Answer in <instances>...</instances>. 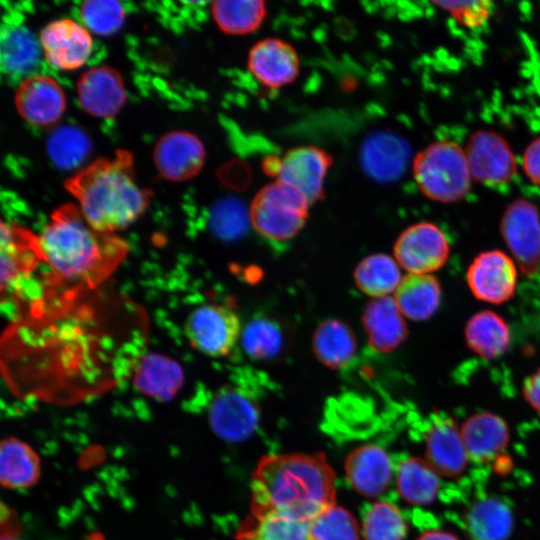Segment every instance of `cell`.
<instances>
[{"instance_id":"cell-1","label":"cell","mask_w":540,"mask_h":540,"mask_svg":"<svg viewBox=\"0 0 540 540\" xmlns=\"http://www.w3.org/2000/svg\"><path fill=\"white\" fill-rule=\"evenodd\" d=\"M335 504V474L323 453L265 456L253 473L250 511L311 522Z\"/></svg>"},{"instance_id":"cell-2","label":"cell","mask_w":540,"mask_h":540,"mask_svg":"<svg viewBox=\"0 0 540 540\" xmlns=\"http://www.w3.org/2000/svg\"><path fill=\"white\" fill-rule=\"evenodd\" d=\"M65 187L78 200L86 222L102 234L128 227L149 203V192L136 182L133 157L124 150L81 169Z\"/></svg>"},{"instance_id":"cell-3","label":"cell","mask_w":540,"mask_h":540,"mask_svg":"<svg viewBox=\"0 0 540 540\" xmlns=\"http://www.w3.org/2000/svg\"><path fill=\"white\" fill-rule=\"evenodd\" d=\"M95 231L73 205L57 209L45 227L38 247L41 256L60 277L90 281L104 275L119 245Z\"/></svg>"},{"instance_id":"cell-4","label":"cell","mask_w":540,"mask_h":540,"mask_svg":"<svg viewBox=\"0 0 540 540\" xmlns=\"http://www.w3.org/2000/svg\"><path fill=\"white\" fill-rule=\"evenodd\" d=\"M421 192L430 200L455 203L469 193L472 176L465 149L452 141L431 143L412 162Z\"/></svg>"},{"instance_id":"cell-5","label":"cell","mask_w":540,"mask_h":540,"mask_svg":"<svg viewBox=\"0 0 540 540\" xmlns=\"http://www.w3.org/2000/svg\"><path fill=\"white\" fill-rule=\"evenodd\" d=\"M309 206L296 190L275 181L254 197L249 208L251 225L271 244H285L304 227Z\"/></svg>"},{"instance_id":"cell-6","label":"cell","mask_w":540,"mask_h":540,"mask_svg":"<svg viewBox=\"0 0 540 540\" xmlns=\"http://www.w3.org/2000/svg\"><path fill=\"white\" fill-rule=\"evenodd\" d=\"M500 233L517 267L526 277L540 268V213L531 201L511 202L500 220Z\"/></svg>"},{"instance_id":"cell-7","label":"cell","mask_w":540,"mask_h":540,"mask_svg":"<svg viewBox=\"0 0 540 540\" xmlns=\"http://www.w3.org/2000/svg\"><path fill=\"white\" fill-rule=\"evenodd\" d=\"M184 331L190 344L209 357L229 354L241 336L238 315L224 305L204 304L186 317Z\"/></svg>"},{"instance_id":"cell-8","label":"cell","mask_w":540,"mask_h":540,"mask_svg":"<svg viewBox=\"0 0 540 540\" xmlns=\"http://www.w3.org/2000/svg\"><path fill=\"white\" fill-rule=\"evenodd\" d=\"M394 258L410 274H431L442 268L450 254V243L432 222L410 225L394 243Z\"/></svg>"},{"instance_id":"cell-9","label":"cell","mask_w":540,"mask_h":540,"mask_svg":"<svg viewBox=\"0 0 540 540\" xmlns=\"http://www.w3.org/2000/svg\"><path fill=\"white\" fill-rule=\"evenodd\" d=\"M518 267L502 250L480 252L467 268L466 282L472 295L494 305L509 301L515 294Z\"/></svg>"},{"instance_id":"cell-10","label":"cell","mask_w":540,"mask_h":540,"mask_svg":"<svg viewBox=\"0 0 540 540\" xmlns=\"http://www.w3.org/2000/svg\"><path fill=\"white\" fill-rule=\"evenodd\" d=\"M259 417L256 401L246 390L238 387L220 389L208 408L211 429L228 442L248 439L256 430Z\"/></svg>"},{"instance_id":"cell-11","label":"cell","mask_w":540,"mask_h":540,"mask_svg":"<svg viewBox=\"0 0 540 540\" xmlns=\"http://www.w3.org/2000/svg\"><path fill=\"white\" fill-rule=\"evenodd\" d=\"M472 179L487 185L509 182L517 172L515 155L505 138L491 130L473 133L465 148Z\"/></svg>"},{"instance_id":"cell-12","label":"cell","mask_w":540,"mask_h":540,"mask_svg":"<svg viewBox=\"0 0 540 540\" xmlns=\"http://www.w3.org/2000/svg\"><path fill=\"white\" fill-rule=\"evenodd\" d=\"M332 159L327 152L314 146H302L288 151L276 160L273 174L278 182L291 187L310 203L319 200Z\"/></svg>"},{"instance_id":"cell-13","label":"cell","mask_w":540,"mask_h":540,"mask_svg":"<svg viewBox=\"0 0 540 540\" xmlns=\"http://www.w3.org/2000/svg\"><path fill=\"white\" fill-rule=\"evenodd\" d=\"M39 42L46 62L64 71L81 67L93 47L90 33L71 19L48 23L40 32Z\"/></svg>"},{"instance_id":"cell-14","label":"cell","mask_w":540,"mask_h":540,"mask_svg":"<svg viewBox=\"0 0 540 540\" xmlns=\"http://www.w3.org/2000/svg\"><path fill=\"white\" fill-rule=\"evenodd\" d=\"M425 459L440 476L455 478L465 471L469 457L460 427L450 416L432 415L425 436Z\"/></svg>"},{"instance_id":"cell-15","label":"cell","mask_w":540,"mask_h":540,"mask_svg":"<svg viewBox=\"0 0 540 540\" xmlns=\"http://www.w3.org/2000/svg\"><path fill=\"white\" fill-rule=\"evenodd\" d=\"M206 157L200 139L187 131H172L162 136L154 148V163L170 181L188 180L199 173Z\"/></svg>"},{"instance_id":"cell-16","label":"cell","mask_w":540,"mask_h":540,"mask_svg":"<svg viewBox=\"0 0 540 540\" xmlns=\"http://www.w3.org/2000/svg\"><path fill=\"white\" fill-rule=\"evenodd\" d=\"M15 106L28 123L46 127L60 119L66 101L62 88L54 78L31 75L19 85L15 95Z\"/></svg>"},{"instance_id":"cell-17","label":"cell","mask_w":540,"mask_h":540,"mask_svg":"<svg viewBox=\"0 0 540 540\" xmlns=\"http://www.w3.org/2000/svg\"><path fill=\"white\" fill-rule=\"evenodd\" d=\"M411 147L403 137L376 132L361 147L360 161L365 173L378 182H392L401 177L410 162Z\"/></svg>"},{"instance_id":"cell-18","label":"cell","mask_w":540,"mask_h":540,"mask_svg":"<svg viewBox=\"0 0 540 540\" xmlns=\"http://www.w3.org/2000/svg\"><path fill=\"white\" fill-rule=\"evenodd\" d=\"M77 95L82 109L100 118L115 116L126 99L121 75L109 66L85 71L77 82Z\"/></svg>"},{"instance_id":"cell-19","label":"cell","mask_w":540,"mask_h":540,"mask_svg":"<svg viewBox=\"0 0 540 540\" xmlns=\"http://www.w3.org/2000/svg\"><path fill=\"white\" fill-rule=\"evenodd\" d=\"M299 66V58L294 48L276 38L257 42L248 56L250 72L269 88H280L293 82L299 73Z\"/></svg>"},{"instance_id":"cell-20","label":"cell","mask_w":540,"mask_h":540,"mask_svg":"<svg viewBox=\"0 0 540 540\" xmlns=\"http://www.w3.org/2000/svg\"><path fill=\"white\" fill-rule=\"evenodd\" d=\"M460 431L469 460L475 463L495 460L504 452L510 440L507 422L489 411L467 417Z\"/></svg>"},{"instance_id":"cell-21","label":"cell","mask_w":540,"mask_h":540,"mask_svg":"<svg viewBox=\"0 0 540 540\" xmlns=\"http://www.w3.org/2000/svg\"><path fill=\"white\" fill-rule=\"evenodd\" d=\"M362 325L370 347L379 353L397 349L408 337L405 317L394 298H374L365 307Z\"/></svg>"},{"instance_id":"cell-22","label":"cell","mask_w":540,"mask_h":540,"mask_svg":"<svg viewBox=\"0 0 540 540\" xmlns=\"http://www.w3.org/2000/svg\"><path fill=\"white\" fill-rule=\"evenodd\" d=\"M345 471L351 486L365 497H378L390 485L392 461L381 447L363 445L345 460Z\"/></svg>"},{"instance_id":"cell-23","label":"cell","mask_w":540,"mask_h":540,"mask_svg":"<svg viewBox=\"0 0 540 540\" xmlns=\"http://www.w3.org/2000/svg\"><path fill=\"white\" fill-rule=\"evenodd\" d=\"M463 526L470 540H507L514 527V515L503 499L485 496L467 507Z\"/></svg>"},{"instance_id":"cell-24","label":"cell","mask_w":540,"mask_h":540,"mask_svg":"<svg viewBox=\"0 0 540 540\" xmlns=\"http://www.w3.org/2000/svg\"><path fill=\"white\" fill-rule=\"evenodd\" d=\"M184 383V372L173 359L158 353L144 356L134 375V385L146 396L161 402L173 399Z\"/></svg>"},{"instance_id":"cell-25","label":"cell","mask_w":540,"mask_h":540,"mask_svg":"<svg viewBox=\"0 0 540 540\" xmlns=\"http://www.w3.org/2000/svg\"><path fill=\"white\" fill-rule=\"evenodd\" d=\"M464 338L468 348L481 358L492 360L502 356L511 343L507 321L493 310L473 314L465 324Z\"/></svg>"},{"instance_id":"cell-26","label":"cell","mask_w":540,"mask_h":540,"mask_svg":"<svg viewBox=\"0 0 540 540\" xmlns=\"http://www.w3.org/2000/svg\"><path fill=\"white\" fill-rule=\"evenodd\" d=\"M394 300L403 316L412 321H425L439 309L442 288L432 274H407L394 293Z\"/></svg>"},{"instance_id":"cell-27","label":"cell","mask_w":540,"mask_h":540,"mask_svg":"<svg viewBox=\"0 0 540 540\" xmlns=\"http://www.w3.org/2000/svg\"><path fill=\"white\" fill-rule=\"evenodd\" d=\"M312 349L322 364L343 370L356 357L357 341L352 329L344 321L326 319L314 331Z\"/></svg>"},{"instance_id":"cell-28","label":"cell","mask_w":540,"mask_h":540,"mask_svg":"<svg viewBox=\"0 0 540 540\" xmlns=\"http://www.w3.org/2000/svg\"><path fill=\"white\" fill-rule=\"evenodd\" d=\"M40 477V460L24 441L8 437L0 445V481L9 489H26Z\"/></svg>"},{"instance_id":"cell-29","label":"cell","mask_w":540,"mask_h":540,"mask_svg":"<svg viewBox=\"0 0 540 540\" xmlns=\"http://www.w3.org/2000/svg\"><path fill=\"white\" fill-rule=\"evenodd\" d=\"M237 540H311L310 522L276 512L250 511L242 521Z\"/></svg>"},{"instance_id":"cell-30","label":"cell","mask_w":540,"mask_h":540,"mask_svg":"<svg viewBox=\"0 0 540 540\" xmlns=\"http://www.w3.org/2000/svg\"><path fill=\"white\" fill-rule=\"evenodd\" d=\"M439 476L426 459L409 457L398 465V492L409 504H431L440 489Z\"/></svg>"},{"instance_id":"cell-31","label":"cell","mask_w":540,"mask_h":540,"mask_svg":"<svg viewBox=\"0 0 540 540\" xmlns=\"http://www.w3.org/2000/svg\"><path fill=\"white\" fill-rule=\"evenodd\" d=\"M40 42L24 26H7L1 32V66L12 76L31 72L40 59Z\"/></svg>"},{"instance_id":"cell-32","label":"cell","mask_w":540,"mask_h":540,"mask_svg":"<svg viewBox=\"0 0 540 540\" xmlns=\"http://www.w3.org/2000/svg\"><path fill=\"white\" fill-rule=\"evenodd\" d=\"M353 277L358 289L374 298L388 297L395 293L403 279L395 258L380 253L362 259Z\"/></svg>"},{"instance_id":"cell-33","label":"cell","mask_w":540,"mask_h":540,"mask_svg":"<svg viewBox=\"0 0 540 540\" xmlns=\"http://www.w3.org/2000/svg\"><path fill=\"white\" fill-rule=\"evenodd\" d=\"M218 27L232 35L248 34L262 24L265 15V2L261 0H221L211 7Z\"/></svg>"},{"instance_id":"cell-34","label":"cell","mask_w":540,"mask_h":540,"mask_svg":"<svg viewBox=\"0 0 540 540\" xmlns=\"http://www.w3.org/2000/svg\"><path fill=\"white\" fill-rule=\"evenodd\" d=\"M46 147L51 162L68 171L84 163L91 152V141L79 127L62 125L49 134Z\"/></svg>"},{"instance_id":"cell-35","label":"cell","mask_w":540,"mask_h":540,"mask_svg":"<svg viewBox=\"0 0 540 540\" xmlns=\"http://www.w3.org/2000/svg\"><path fill=\"white\" fill-rule=\"evenodd\" d=\"M241 344L253 360L267 361L282 351L284 335L280 324L266 316H255L241 331Z\"/></svg>"},{"instance_id":"cell-36","label":"cell","mask_w":540,"mask_h":540,"mask_svg":"<svg viewBox=\"0 0 540 540\" xmlns=\"http://www.w3.org/2000/svg\"><path fill=\"white\" fill-rule=\"evenodd\" d=\"M251 224L249 209L236 198L216 201L208 213V228L219 240L232 242L240 239Z\"/></svg>"},{"instance_id":"cell-37","label":"cell","mask_w":540,"mask_h":540,"mask_svg":"<svg viewBox=\"0 0 540 540\" xmlns=\"http://www.w3.org/2000/svg\"><path fill=\"white\" fill-rule=\"evenodd\" d=\"M363 532L365 540H404L407 525L398 507L380 501L367 511Z\"/></svg>"},{"instance_id":"cell-38","label":"cell","mask_w":540,"mask_h":540,"mask_svg":"<svg viewBox=\"0 0 540 540\" xmlns=\"http://www.w3.org/2000/svg\"><path fill=\"white\" fill-rule=\"evenodd\" d=\"M311 540H361L354 517L336 504L310 522Z\"/></svg>"},{"instance_id":"cell-39","label":"cell","mask_w":540,"mask_h":540,"mask_svg":"<svg viewBox=\"0 0 540 540\" xmlns=\"http://www.w3.org/2000/svg\"><path fill=\"white\" fill-rule=\"evenodd\" d=\"M80 15L89 31L109 36L123 24L125 13L120 2L113 0H89L81 4Z\"/></svg>"},{"instance_id":"cell-40","label":"cell","mask_w":540,"mask_h":540,"mask_svg":"<svg viewBox=\"0 0 540 540\" xmlns=\"http://www.w3.org/2000/svg\"><path fill=\"white\" fill-rule=\"evenodd\" d=\"M441 9L467 28H479L486 24L492 14L493 4L486 0L435 1Z\"/></svg>"},{"instance_id":"cell-41","label":"cell","mask_w":540,"mask_h":540,"mask_svg":"<svg viewBox=\"0 0 540 540\" xmlns=\"http://www.w3.org/2000/svg\"><path fill=\"white\" fill-rule=\"evenodd\" d=\"M522 165L527 178L540 187V137L535 138L526 147Z\"/></svg>"},{"instance_id":"cell-42","label":"cell","mask_w":540,"mask_h":540,"mask_svg":"<svg viewBox=\"0 0 540 540\" xmlns=\"http://www.w3.org/2000/svg\"><path fill=\"white\" fill-rule=\"evenodd\" d=\"M522 393L528 405L540 415V367L524 380Z\"/></svg>"},{"instance_id":"cell-43","label":"cell","mask_w":540,"mask_h":540,"mask_svg":"<svg viewBox=\"0 0 540 540\" xmlns=\"http://www.w3.org/2000/svg\"><path fill=\"white\" fill-rule=\"evenodd\" d=\"M417 540H460L454 533L442 529L428 530L422 533Z\"/></svg>"},{"instance_id":"cell-44","label":"cell","mask_w":540,"mask_h":540,"mask_svg":"<svg viewBox=\"0 0 540 540\" xmlns=\"http://www.w3.org/2000/svg\"><path fill=\"white\" fill-rule=\"evenodd\" d=\"M1 540H19L14 535L3 534Z\"/></svg>"}]
</instances>
